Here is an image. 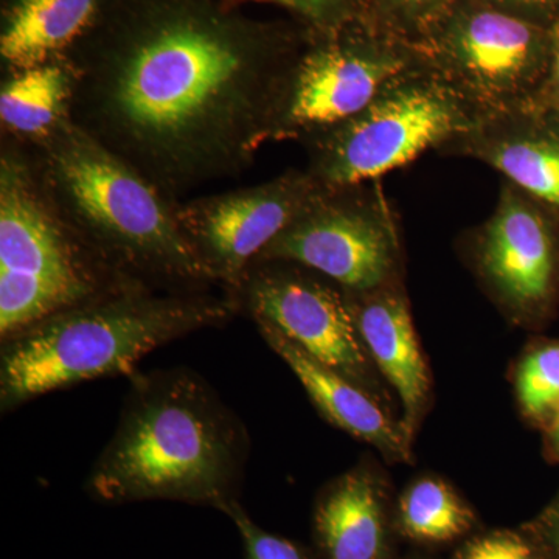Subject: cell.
Instances as JSON below:
<instances>
[{
	"instance_id": "8",
	"label": "cell",
	"mask_w": 559,
	"mask_h": 559,
	"mask_svg": "<svg viewBox=\"0 0 559 559\" xmlns=\"http://www.w3.org/2000/svg\"><path fill=\"white\" fill-rule=\"evenodd\" d=\"M550 46V28L485 0H460L428 35L412 44L419 60L485 114L536 100L549 72Z\"/></svg>"
},
{
	"instance_id": "21",
	"label": "cell",
	"mask_w": 559,
	"mask_h": 559,
	"mask_svg": "<svg viewBox=\"0 0 559 559\" xmlns=\"http://www.w3.org/2000/svg\"><path fill=\"white\" fill-rule=\"evenodd\" d=\"M522 409L528 417H557L559 412V344L540 345L522 360L516 374Z\"/></svg>"
},
{
	"instance_id": "18",
	"label": "cell",
	"mask_w": 559,
	"mask_h": 559,
	"mask_svg": "<svg viewBox=\"0 0 559 559\" xmlns=\"http://www.w3.org/2000/svg\"><path fill=\"white\" fill-rule=\"evenodd\" d=\"M75 72L66 60L11 70L0 90L3 135L22 143L49 138L70 120Z\"/></svg>"
},
{
	"instance_id": "9",
	"label": "cell",
	"mask_w": 559,
	"mask_h": 559,
	"mask_svg": "<svg viewBox=\"0 0 559 559\" xmlns=\"http://www.w3.org/2000/svg\"><path fill=\"white\" fill-rule=\"evenodd\" d=\"M396 250L393 216L380 193L370 194L360 186L322 189L255 263L299 264L348 293L367 294L392 277Z\"/></svg>"
},
{
	"instance_id": "24",
	"label": "cell",
	"mask_w": 559,
	"mask_h": 559,
	"mask_svg": "<svg viewBox=\"0 0 559 559\" xmlns=\"http://www.w3.org/2000/svg\"><path fill=\"white\" fill-rule=\"evenodd\" d=\"M459 559H536V555L520 536L496 533L473 540Z\"/></svg>"
},
{
	"instance_id": "19",
	"label": "cell",
	"mask_w": 559,
	"mask_h": 559,
	"mask_svg": "<svg viewBox=\"0 0 559 559\" xmlns=\"http://www.w3.org/2000/svg\"><path fill=\"white\" fill-rule=\"evenodd\" d=\"M400 520L411 538L444 543L473 527V513L450 485L437 479L415 481L400 502Z\"/></svg>"
},
{
	"instance_id": "17",
	"label": "cell",
	"mask_w": 559,
	"mask_h": 559,
	"mask_svg": "<svg viewBox=\"0 0 559 559\" xmlns=\"http://www.w3.org/2000/svg\"><path fill=\"white\" fill-rule=\"evenodd\" d=\"M314 528L325 559H381L384 509L373 477L352 471L334 481L319 500Z\"/></svg>"
},
{
	"instance_id": "10",
	"label": "cell",
	"mask_w": 559,
	"mask_h": 559,
	"mask_svg": "<svg viewBox=\"0 0 559 559\" xmlns=\"http://www.w3.org/2000/svg\"><path fill=\"white\" fill-rule=\"evenodd\" d=\"M320 190L310 173L290 170L248 189L178 201L176 215L209 277L235 294L264 249Z\"/></svg>"
},
{
	"instance_id": "28",
	"label": "cell",
	"mask_w": 559,
	"mask_h": 559,
	"mask_svg": "<svg viewBox=\"0 0 559 559\" xmlns=\"http://www.w3.org/2000/svg\"><path fill=\"white\" fill-rule=\"evenodd\" d=\"M554 536L555 539H557V543L559 544V509L557 511V518H555L554 522Z\"/></svg>"
},
{
	"instance_id": "2",
	"label": "cell",
	"mask_w": 559,
	"mask_h": 559,
	"mask_svg": "<svg viewBox=\"0 0 559 559\" xmlns=\"http://www.w3.org/2000/svg\"><path fill=\"white\" fill-rule=\"evenodd\" d=\"M248 439L197 373L134 377L116 433L87 480L108 503L178 500L223 511L237 500Z\"/></svg>"
},
{
	"instance_id": "4",
	"label": "cell",
	"mask_w": 559,
	"mask_h": 559,
	"mask_svg": "<svg viewBox=\"0 0 559 559\" xmlns=\"http://www.w3.org/2000/svg\"><path fill=\"white\" fill-rule=\"evenodd\" d=\"M238 308L230 294L218 299L132 286L50 316L3 341L2 411L80 382L134 373L148 353L221 325Z\"/></svg>"
},
{
	"instance_id": "27",
	"label": "cell",
	"mask_w": 559,
	"mask_h": 559,
	"mask_svg": "<svg viewBox=\"0 0 559 559\" xmlns=\"http://www.w3.org/2000/svg\"><path fill=\"white\" fill-rule=\"evenodd\" d=\"M551 439H554L555 447L559 452V412L557 417H555L554 430H551Z\"/></svg>"
},
{
	"instance_id": "6",
	"label": "cell",
	"mask_w": 559,
	"mask_h": 559,
	"mask_svg": "<svg viewBox=\"0 0 559 559\" xmlns=\"http://www.w3.org/2000/svg\"><path fill=\"white\" fill-rule=\"evenodd\" d=\"M485 116L418 58L352 119L304 140L310 154L307 171L322 189L359 187L426 151H443Z\"/></svg>"
},
{
	"instance_id": "26",
	"label": "cell",
	"mask_w": 559,
	"mask_h": 559,
	"mask_svg": "<svg viewBox=\"0 0 559 559\" xmlns=\"http://www.w3.org/2000/svg\"><path fill=\"white\" fill-rule=\"evenodd\" d=\"M550 36L549 72H547L546 81H544V86L539 91L538 97H536L535 102L530 103V105L539 106V108L559 116V20L550 28Z\"/></svg>"
},
{
	"instance_id": "3",
	"label": "cell",
	"mask_w": 559,
	"mask_h": 559,
	"mask_svg": "<svg viewBox=\"0 0 559 559\" xmlns=\"http://www.w3.org/2000/svg\"><path fill=\"white\" fill-rule=\"evenodd\" d=\"M24 145L61 215L110 271L170 293L213 283L180 229L178 201L98 140L68 120Z\"/></svg>"
},
{
	"instance_id": "13",
	"label": "cell",
	"mask_w": 559,
	"mask_h": 559,
	"mask_svg": "<svg viewBox=\"0 0 559 559\" xmlns=\"http://www.w3.org/2000/svg\"><path fill=\"white\" fill-rule=\"evenodd\" d=\"M443 153L473 157L559 219V116L536 105L487 114Z\"/></svg>"
},
{
	"instance_id": "5",
	"label": "cell",
	"mask_w": 559,
	"mask_h": 559,
	"mask_svg": "<svg viewBox=\"0 0 559 559\" xmlns=\"http://www.w3.org/2000/svg\"><path fill=\"white\" fill-rule=\"evenodd\" d=\"M81 240L51 200L24 143L0 151V336L132 288Z\"/></svg>"
},
{
	"instance_id": "20",
	"label": "cell",
	"mask_w": 559,
	"mask_h": 559,
	"mask_svg": "<svg viewBox=\"0 0 559 559\" xmlns=\"http://www.w3.org/2000/svg\"><path fill=\"white\" fill-rule=\"evenodd\" d=\"M460 0H364L359 20L412 44L428 35Z\"/></svg>"
},
{
	"instance_id": "23",
	"label": "cell",
	"mask_w": 559,
	"mask_h": 559,
	"mask_svg": "<svg viewBox=\"0 0 559 559\" xmlns=\"http://www.w3.org/2000/svg\"><path fill=\"white\" fill-rule=\"evenodd\" d=\"M237 525L238 532L245 544L246 558L248 559H311L300 546L293 540L282 538L264 532L252 520L238 500L230 502L223 510Z\"/></svg>"
},
{
	"instance_id": "15",
	"label": "cell",
	"mask_w": 559,
	"mask_h": 559,
	"mask_svg": "<svg viewBox=\"0 0 559 559\" xmlns=\"http://www.w3.org/2000/svg\"><path fill=\"white\" fill-rule=\"evenodd\" d=\"M257 325L261 336L288 364L311 396L312 403L333 425L347 430L356 439L369 441L392 457L407 459L409 440L401 426L392 423L377 401L367 395L356 382L312 358L270 323L257 322Z\"/></svg>"
},
{
	"instance_id": "1",
	"label": "cell",
	"mask_w": 559,
	"mask_h": 559,
	"mask_svg": "<svg viewBox=\"0 0 559 559\" xmlns=\"http://www.w3.org/2000/svg\"><path fill=\"white\" fill-rule=\"evenodd\" d=\"M305 35L229 0H108L64 57L70 121L179 201L245 175L272 142Z\"/></svg>"
},
{
	"instance_id": "7",
	"label": "cell",
	"mask_w": 559,
	"mask_h": 559,
	"mask_svg": "<svg viewBox=\"0 0 559 559\" xmlns=\"http://www.w3.org/2000/svg\"><path fill=\"white\" fill-rule=\"evenodd\" d=\"M415 62L409 43L362 20L326 32L307 28L280 97L272 142H304L352 119Z\"/></svg>"
},
{
	"instance_id": "22",
	"label": "cell",
	"mask_w": 559,
	"mask_h": 559,
	"mask_svg": "<svg viewBox=\"0 0 559 559\" xmlns=\"http://www.w3.org/2000/svg\"><path fill=\"white\" fill-rule=\"evenodd\" d=\"M231 3H270L289 11L304 27L316 32L333 31L359 20L364 0H229Z\"/></svg>"
},
{
	"instance_id": "12",
	"label": "cell",
	"mask_w": 559,
	"mask_h": 559,
	"mask_svg": "<svg viewBox=\"0 0 559 559\" xmlns=\"http://www.w3.org/2000/svg\"><path fill=\"white\" fill-rule=\"evenodd\" d=\"M479 263L511 307L528 314L546 311L559 293V219L503 183L495 213L480 230Z\"/></svg>"
},
{
	"instance_id": "11",
	"label": "cell",
	"mask_w": 559,
	"mask_h": 559,
	"mask_svg": "<svg viewBox=\"0 0 559 559\" xmlns=\"http://www.w3.org/2000/svg\"><path fill=\"white\" fill-rule=\"evenodd\" d=\"M294 266L283 261L255 263L231 296L241 297L255 322L270 323L348 380L366 382L369 359L347 299Z\"/></svg>"
},
{
	"instance_id": "25",
	"label": "cell",
	"mask_w": 559,
	"mask_h": 559,
	"mask_svg": "<svg viewBox=\"0 0 559 559\" xmlns=\"http://www.w3.org/2000/svg\"><path fill=\"white\" fill-rule=\"evenodd\" d=\"M485 2L544 28L554 27L555 22L559 20V0H485Z\"/></svg>"
},
{
	"instance_id": "16",
	"label": "cell",
	"mask_w": 559,
	"mask_h": 559,
	"mask_svg": "<svg viewBox=\"0 0 559 559\" xmlns=\"http://www.w3.org/2000/svg\"><path fill=\"white\" fill-rule=\"evenodd\" d=\"M108 0H11L3 11L0 57L11 70L60 60L100 20Z\"/></svg>"
},
{
	"instance_id": "14",
	"label": "cell",
	"mask_w": 559,
	"mask_h": 559,
	"mask_svg": "<svg viewBox=\"0 0 559 559\" xmlns=\"http://www.w3.org/2000/svg\"><path fill=\"white\" fill-rule=\"evenodd\" d=\"M358 296L362 299H345L370 358L399 392L404 409L401 429L411 440L428 401L430 380L409 307L406 299L393 290L381 288Z\"/></svg>"
}]
</instances>
